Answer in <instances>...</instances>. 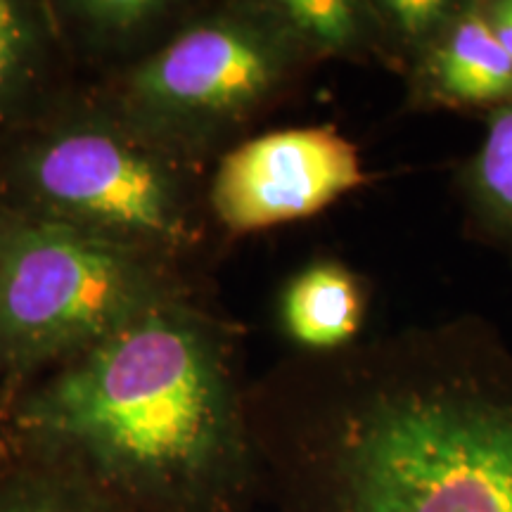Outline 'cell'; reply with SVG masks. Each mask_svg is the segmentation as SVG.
Wrapping results in <instances>:
<instances>
[{
	"label": "cell",
	"mask_w": 512,
	"mask_h": 512,
	"mask_svg": "<svg viewBox=\"0 0 512 512\" xmlns=\"http://www.w3.org/2000/svg\"><path fill=\"white\" fill-rule=\"evenodd\" d=\"M0 512H114L79 479L22 453L0 456Z\"/></svg>",
	"instance_id": "5bb4252c"
},
{
	"label": "cell",
	"mask_w": 512,
	"mask_h": 512,
	"mask_svg": "<svg viewBox=\"0 0 512 512\" xmlns=\"http://www.w3.org/2000/svg\"><path fill=\"white\" fill-rule=\"evenodd\" d=\"M453 183L470 233L512 256V102L486 114L482 143Z\"/></svg>",
	"instance_id": "8fae6325"
},
{
	"label": "cell",
	"mask_w": 512,
	"mask_h": 512,
	"mask_svg": "<svg viewBox=\"0 0 512 512\" xmlns=\"http://www.w3.org/2000/svg\"><path fill=\"white\" fill-rule=\"evenodd\" d=\"M377 62L401 79L444 34L460 0H370Z\"/></svg>",
	"instance_id": "4fadbf2b"
},
{
	"label": "cell",
	"mask_w": 512,
	"mask_h": 512,
	"mask_svg": "<svg viewBox=\"0 0 512 512\" xmlns=\"http://www.w3.org/2000/svg\"><path fill=\"white\" fill-rule=\"evenodd\" d=\"M8 451V437H5V401L0 396V456Z\"/></svg>",
	"instance_id": "2e32d148"
},
{
	"label": "cell",
	"mask_w": 512,
	"mask_h": 512,
	"mask_svg": "<svg viewBox=\"0 0 512 512\" xmlns=\"http://www.w3.org/2000/svg\"><path fill=\"white\" fill-rule=\"evenodd\" d=\"M370 181L361 150L337 126L247 136L207 178V207L221 238L311 219Z\"/></svg>",
	"instance_id": "8992f818"
},
{
	"label": "cell",
	"mask_w": 512,
	"mask_h": 512,
	"mask_svg": "<svg viewBox=\"0 0 512 512\" xmlns=\"http://www.w3.org/2000/svg\"><path fill=\"white\" fill-rule=\"evenodd\" d=\"M313 67L266 0L195 3L162 48L93 95L147 143L207 174Z\"/></svg>",
	"instance_id": "277c9868"
},
{
	"label": "cell",
	"mask_w": 512,
	"mask_h": 512,
	"mask_svg": "<svg viewBox=\"0 0 512 512\" xmlns=\"http://www.w3.org/2000/svg\"><path fill=\"white\" fill-rule=\"evenodd\" d=\"M370 299L366 275L339 256L320 254L280 287L275 320L297 356H330L363 342Z\"/></svg>",
	"instance_id": "ba28073f"
},
{
	"label": "cell",
	"mask_w": 512,
	"mask_h": 512,
	"mask_svg": "<svg viewBox=\"0 0 512 512\" xmlns=\"http://www.w3.org/2000/svg\"><path fill=\"white\" fill-rule=\"evenodd\" d=\"M240 337L200 290L171 299L10 394L8 446L114 512H252Z\"/></svg>",
	"instance_id": "7a4b0ae2"
},
{
	"label": "cell",
	"mask_w": 512,
	"mask_h": 512,
	"mask_svg": "<svg viewBox=\"0 0 512 512\" xmlns=\"http://www.w3.org/2000/svg\"><path fill=\"white\" fill-rule=\"evenodd\" d=\"M62 48L114 72L162 48L195 3L181 0H57L48 3Z\"/></svg>",
	"instance_id": "9c48e42d"
},
{
	"label": "cell",
	"mask_w": 512,
	"mask_h": 512,
	"mask_svg": "<svg viewBox=\"0 0 512 512\" xmlns=\"http://www.w3.org/2000/svg\"><path fill=\"white\" fill-rule=\"evenodd\" d=\"M60 48L48 3L0 0V136L53 98Z\"/></svg>",
	"instance_id": "30bf717a"
},
{
	"label": "cell",
	"mask_w": 512,
	"mask_h": 512,
	"mask_svg": "<svg viewBox=\"0 0 512 512\" xmlns=\"http://www.w3.org/2000/svg\"><path fill=\"white\" fill-rule=\"evenodd\" d=\"M275 512H512V347L458 316L247 384Z\"/></svg>",
	"instance_id": "6da1fadb"
},
{
	"label": "cell",
	"mask_w": 512,
	"mask_h": 512,
	"mask_svg": "<svg viewBox=\"0 0 512 512\" xmlns=\"http://www.w3.org/2000/svg\"><path fill=\"white\" fill-rule=\"evenodd\" d=\"M195 290L190 271L0 204V396Z\"/></svg>",
	"instance_id": "5b68a950"
},
{
	"label": "cell",
	"mask_w": 512,
	"mask_h": 512,
	"mask_svg": "<svg viewBox=\"0 0 512 512\" xmlns=\"http://www.w3.org/2000/svg\"><path fill=\"white\" fill-rule=\"evenodd\" d=\"M403 83V112H465L484 119L510 105L512 60L486 22L482 0H460L456 17Z\"/></svg>",
	"instance_id": "52a82bcc"
},
{
	"label": "cell",
	"mask_w": 512,
	"mask_h": 512,
	"mask_svg": "<svg viewBox=\"0 0 512 512\" xmlns=\"http://www.w3.org/2000/svg\"><path fill=\"white\" fill-rule=\"evenodd\" d=\"M266 5L316 67L328 60L377 62L370 0H266Z\"/></svg>",
	"instance_id": "7c38bea8"
},
{
	"label": "cell",
	"mask_w": 512,
	"mask_h": 512,
	"mask_svg": "<svg viewBox=\"0 0 512 512\" xmlns=\"http://www.w3.org/2000/svg\"><path fill=\"white\" fill-rule=\"evenodd\" d=\"M482 10L498 43L512 60V0H482Z\"/></svg>",
	"instance_id": "9a60e30c"
},
{
	"label": "cell",
	"mask_w": 512,
	"mask_h": 512,
	"mask_svg": "<svg viewBox=\"0 0 512 512\" xmlns=\"http://www.w3.org/2000/svg\"><path fill=\"white\" fill-rule=\"evenodd\" d=\"M0 204L183 271L216 233L207 174L147 143L93 93H55L0 136Z\"/></svg>",
	"instance_id": "3957f363"
}]
</instances>
